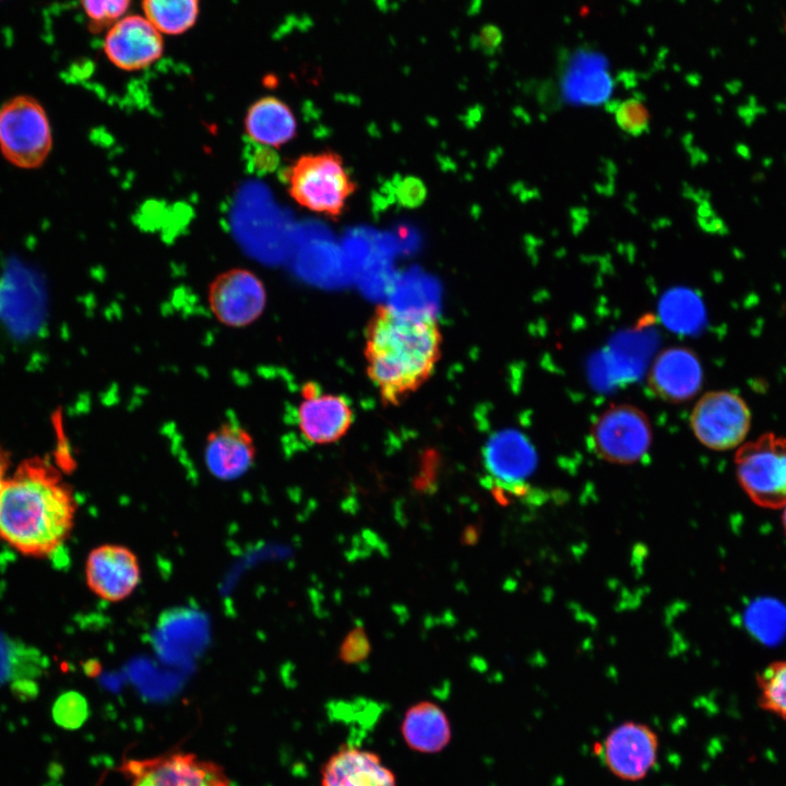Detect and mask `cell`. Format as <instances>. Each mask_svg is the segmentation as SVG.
Returning a JSON list of instances; mask_svg holds the SVG:
<instances>
[{
	"label": "cell",
	"mask_w": 786,
	"mask_h": 786,
	"mask_svg": "<svg viewBox=\"0 0 786 786\" xmlns=\"http://www.w3.org/2000/svg\"><path fill=\"white\" fill-rule=\"evenodd\" d=\"M660 312L665 324L679 333L696 331L704 318L699 300L686 291H675L666 296Z\"/></svg>",
	"instance_id": "44dd1931"
},
{
	"label": "cell",
	"mask_w": 786,
	"mask_h": 786,
	"mask_svg": "<svg viewBox=\"0 0 786 786\" xmlns=\"http://www.w3.org/2000/svg\"><path fill=\"white\" fill-rule=\"evenodd\" d=\"M321 786H397L395 774L376 752L345 746L321 771Z\"/></svg>",
	"instance_id": "e0dca14e"
},
{
	"label": "cell",
	"mask_w": 786,
	"mask_h": 786,
	"mask_svg": "<svg viewBox=\"0 0 786 786\" xmlns=\"http://www.w3.org/2000/svg\"><path fill=\"white\" fill-rule=\"evenodd\" d=\"M143 15L163 34L180 35L196 22L200 0H142Z\"/></svg>",
	"instance_id": "ffe728a7"
},
{
	"label": "cell",
	"mask_w": 786,
	"mask_h": 786,
	"mask_svg": "<svg viewBox=\"0 0 786 786\" xmlns=\"http://www.w3.org/2000/svg\"><path fill=\"white\" fill-rule=\"evenodd\" d=\"M52 716L59 726L67 729H76L87 719V701L79 692H66L55 702Z\"/></svg>",
	"instance_id": "cb8c5ba5"
},
{
	"label": "cell",
	"mask_w": 786,
	"mask_h": 786,
	"mask_svg": "<svg viewBox=\"0 0 786 786\" xmlns=\"http://www.w3.org/2000/svg\"><path fill=\"white\" fill-rule=\"evenodd\" d=\"M209 305L214 317L230 327L257 321L266 306L263 282L247 269H233L217 275L209 287Z\"/></svg>",
	"instance_id": "9c48e42d"
},
{
	"label": "cell",
	"mask_w": 786,
	"mask_h": 786,
	"mask_svg": "<svg viewBox=\"0 0 786 786\" xmlns=\"http://www.w3.org/2000/svg\"><path fill=\"white\" fill-rule=\"evenodd\" d=\"M751 425V414L746 402L729 391H712L694 405L690 426L695 438L704 446L730 450L742 443Z\"/></svg>",
	"instance_id": "ba28073f"
},
{
	"label": "cell",
	"mask_w": 786,
	"mask_h": 786,
	"mask_svg": "<svg viewBox=\"0 0 786 786\" xmlns=\"http://www.w3.org/2000/svg\"><path fill=\"white\" fill-rule=\"evenodd\" d=\"M608 76L602 71L582 73L571 79V92L582 103L602 102L609 92Z\"/></svg>",
	"instance_id": "484cf974"
},
{
	"label": "cell",
	"mask_w": 786,
	"mask_h": 786,
	"mask_svg": "<svg viewBox=\"0 0 786 786\" xmlns=\"http://www.w3.org/2000/svg\"><path fill=\"white\" fill-rule=\"evenodd\" d=\"M782 523L786 534V504L783 507Z\"/></svg>",
	"instance_id": "f546056e"
},
{
	"label": "cell",
	"mask_w": 786,
	"mask_h": 786,
	"mask_svg": "<svg viewBox=\"0 0 786 786\" xmlns=\"http://www.w3.org/2000/svg\"><path fill=\"white\" fill-rule=\"evenodd\" d=\"M103 48L118 69L138 71L162 57L163 34L144 15H126L107 29Z\"/></svg>",
	"instance_id": "8fae6325"
},
{
	"label": "cell",
	"mask_w": 786,
	"mask_h": 786,
	"mask_svg": "<svg viewBox=\"0 0 786 786\" xmlns=\"http://www.w3.org/2000/svg\"><path fill=\"white\" fill-rule=\"evenodd\" d=\"M8 460L7 455L0 446V493L7 479Z\"/></svg>",
	"instance_id": "f1b7e54d"
},
{
	"label": "cell",
	"mask_w": 786,
	"mask_h": 786,
	"mask_svg": "<svg viewBox=\"0 0 786 786\" xmlns=\"http://www.w3.org/2000/svg\"><path fill=\"white\" fill-rule=\"evenodd\" d=\"M76 504L51 465L31 458L9 475L0 493V537L25 555L45 556L66 540Z\"/></svg>",
	"instance_id": "7a4b0ae2"
},
{
	"label": "cell",
	"mask_w": 786,
	"mask_h": 786,
	"mask_svg": "<svg viewBox=\"0 0 786 786\" xmlns=\"http://www.w3.org/2000/svg\"><path fill=\"white\" fill-rule=\"evenodd\" d=\"M289 195L302 207L338 217L356 191L343 158L335 152L305 154L283 171Z\"/></svg>",
	"instance_id": "3957f363"
},
{
	"label": "cell",
	"mask_w": 786,
	"mask_h": 786,
	"mask_svg": "<svg viewBox=\"0 0 786 786\" xmlns=\"http://www.w3.org/2000/svg\"><path fill=\"white\" fill-rule=\"evenodd\" d=\"M442 343L432 312L376 307L365 331L364 356L367 376L384 405H401L432 377Z\"/></svg>",
	"instance_id": "6da1fadb"
},
{
	"label": "cell",
	"mask_w": 786,
	"mask_h": 786,
	"mask_svg": "<svg viewBox=\"0 0 786 786\" xmlns=\"http://www.w3.org/2000/svg\"><path fill=\"white\" fill-rule=\"evenodd\" d=\"M203 457L209 472L217 479H237L254 463L253 438L236 422L223 424L207 436Z\"/></svg>",
	"instance_id": "2e32d148"
},
{
	"label": "cell",
	"mask_w": 786,
	"mask_h": 786,
	"mask_svg": "<svg viewBox=\"0 0 786 786\" xmlns=\"http://www.w3.org/2000/svg\"><path fill=\"white\" fill-rule=\"evenodd\" d=\"M595 454L612 464L630 465L648 452L653 430L648 417L636 406L617 404L600 413L590 430Z\"/></svg>",
	"instance_id": "8992f818"
},
{
	"label": "cell",
	"mask_w": 786,
	"mask_h": 786,
	"mask_svg": "<svg viewBox=\"0 0 786 786\" xmlns=\"http://www.w3.org/2000/svg\"><path fill=\"white\" fill-rule=\"evenodd\" d=\"M354 419V409L346 396L323 392L313 382L302 386L297 426L309 443L325 445L337 442L347 434Z\"/></svg>",
	"instance_id": "30bf717a"
},
{
	"label": "cell",
	"mask_w": 786,
	"mask_h": 786,
	"mask_svg": "<svg viewBox=\"0 0 786 786\" xmlns=\"http://www.w3.org/2000/svg\"><path fill=\"white\" fill-rule=\"evenodd\" d=\"M85 577L95 595L106 602H121L133 593L141 581L139 559L123 545H100L87 556Z\"/></svg>",
	"instance_id": "7c38bea8"
},
{
	"label": "cell",
	"mask_w": 786,
	"mask_h": 786,
	"mask_svg": "<svg viewBox=\"0 0 786 786\" xmlns=\"http://www.w3.org/2000/svg\"><path fill=\"white\" fill-rule=\"evenodd\" d=\"M703 369L689 348L674 346L662 350L647 373V386L658 398L669 403H683L701 389Z\"/></svg>",
	"instance_id": "9a60e30c"
},
{
	"label": "cell",
	"mask_w": 786,
	"mask_h": 786,
	"mask_svg": "<svg viewBox=\"0 0 786 786\" xmlns=\"http://www.w3.org/2000/svg\"><path fill=\"white\" fill-rule=\"evenodd\" d=\"M121 772L130 786H233L217 763L182 751L127 760Z\"/></svg>",
	"instance_id": "52a82bcc"
},
{
	"label": "cell",
	"mask_w": 786,
	"mask_h": 786,
	"mask_svg": "<svg viewBox=\"0 0 786 786\" xmlns=\"http://www.w3.org/2000/svg\"><path fill=\"white\" fill-rule=\"evenodd\" d=\"M785 31H786V25H785Z\"/></svg>",
	"instance_id": "4dcf8cb0"
},
{
	"label": "cell",
	"mask_w": 786,
	"mask_h": 786,
	"mask_svg": "<svg viewBox=\"0 0 786 786\" xmlns=\"http://www.w3.org/2000/svg\"><path fill=\"white\" fill-rule=\"evenodd\" d=\"M33 653H27L25 647L19 646L11 641L0 639V686L12 680L17 674L34 672V670L23 669L24 662L35 659V656H37Z\"/></svg>",
	"instance_id": "4316f807"
},
{
	"label": "cell",
	"mask_w": 786,
	"mask_h": 786,
	"mask_svg": "<svg viewBox=\"0 0 786 786\" xmlns=\"http://www.w3.org/2000/svg\"><path fill=\"white\" fill-rule=\"evenodd\" d=\"M245 130L255 143L279 147L295 138L297 120L286 103L274 96H265L249 107Z\"/></svg>",
	"instance_id": "d6986e66"
},
{
	"label": "cell",
	"mask_w": 786,
	"mask_h": 786,
	"mask_svg": "<svg viewBox=\"0 0 786 786\" xmlns=\"http://www.w3.org/2000/svg\"><path fill=\"white\" fill-rule=\"evenodd\" d=\"M657 735L644 724L627 722L606 737L602 754L609 771L624 781H640L657 759Z\"/></svg>",
	"instance_id": "4fadbf2b"
},
{
	"label": "cell",
	"mask_w": 786,
	"mask_h": 786,
	"mask_svg": "<svg viewBox=\"0 0 786 786\" xmlns=\"http://www.w3.org/2000/svg\"><path fill=\"white\" fill-rule=\"evenodd\" d=\"M736 476L759 507L786 504V437L765 433L741 445L735 455Z\"/></svg>",
	"instance_id": "5b68a950"
},
{
	"label": "cell",
	"mask_w": 786,
	"mask_h": 786,
	"mask_svg": "<svg viewBox=\"0 0 786 786\" xmlns=\"http://www.w3.org/2000/svg\"><path fill=\"white\" fill-rule=\"evenodd\" d=\"M52 147L50 121L41 103L15 95L0 107V152L13 166L40 167Z\"/></svg>",
	"instance_id": "277c9868"
},
{
	"label": "cell",
	"mask_w": 786,
	"mask_h": 786,
	"mask_svg": "<svg viewBox=\"0 0 786 786\" xmlns=\"http://www.w3.org/2000/svg\"><path fill=\"white\" fill-rule=\"evenodd\" d=\"M401 734L407 747L420 753L442 751L452 737L446 714L439 705L429 701L409 706L401 724Z\"/></svg>",
	"instance_id": "ac0fdd59"
},
{
	"label": "cell",
	"mask_w": 786,
	"mask_h": 786,
	"mask_svg": "<svg viewBox=\"0 0 786 786\" xmlns=\"http://www.w3.org/2000/svg\"><path fill=\"white\" fill-rule=\"evenodd\" d=\"M80 2L88 27L94 33L108 29L126 16L131 4V0H80Z\"/></svg>",
	"instance_id": "603a6c76"
},
{
	"label": "cell",
	"mask_w": 786,
	"mask_h": 786,
	"mask_svg": "<svg viewBox=\"0 0 786 786\" xmlns=\"http://www.w3.org/2000/svg\"><path fill=\"white\" fill-rule=\"evenodd\" d=\"M757 683L760 706L786 722V659L767 665Z\"/></svg>",
	"instance_id": "7402d4cb"
},
{
	"label": "cell",
	"mask_w": 786,
	"mask_h": 786,
	"mask_svg": "<svg viewBox=\"0 0 786 786\" xmlns=\"http://www.w3.org/2000/svg\"><path fill=\"white\" fill-rule=\"evenodd\" d=\"M484 466L489 478L499 488L524 493V484L537 467V453L522 432L504 429L492 434L483 452Z\"/></svg>",
	"instance_id": "5bb4252c"
},
{
	"label": "cell",
	"mask_w": 786,
	"mask_h": 786,
	"mask_svg": "<svg viewBox=\"0 0 786 786\" xmlns=\"http://www.w3.org/2000/svg\"><path fill=\"white\" fill-rule=\"evenodd\" d=\"M614 114L618 127L630 135L639 136L648 129V110L645 105L636 98L620 102L616 106Z\"/></svg>",
	"instance_id": "d4e9b609"
},
{
	"label": "cell",
	"mask_w": 786,
	"mask_h": 786,
	"mask_svg": "<svg viewBox=\"0 0 786 786\" xmlns=\"http://www.w3.org/2000/svg\"><path fill=\"white\" fill-rule=\"evenodd\" d=\"M370 642L362 627L352 629L340 647V658L346 664H357L367 658Z\"/></svg>",
	"instance_id": "83f0119b"
}]
</instances>
